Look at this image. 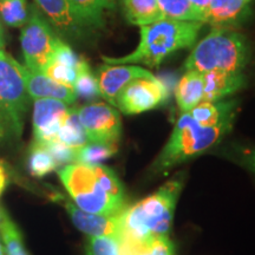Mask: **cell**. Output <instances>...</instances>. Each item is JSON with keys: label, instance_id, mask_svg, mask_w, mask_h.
Here are the masks:
<instances>
[{"label": "cell", "instance_id": "obj_29", "mask_svg": "<svg viewBox=\"0 0 255 255\" xmlns=\"http://www.w3.org/2000/svg\"><path fill=\"white\" fill-rule=\"evenodd\" d=\"M30 17L27 0H0V19L11 27H23Z\"/></svg>", "mask_w": 255, "mask_h": 255}, {"label": "cell", "instance_id": "obj_19", "mask_svg": "<svg viewBox=\"0 0 255 255\" xmlns=\"http://www.w3.org/2000/svg\"><path fill=\"white\" fill-rule=\"evenodd\" d=\"M70 7L79 20L90 28L104 27V13L115 8V0H68Z\"/></svg>", "mask_w": 255, "mask_h": 255}, {"label": "cell", "instance_id": "obj_5", "mask_svg": "<svg viewBox=\"0 0 255 255\" xmlns=\"http://www.w3.org/2000/svg\"><path fill=\"white\" fill-rule=\"evenodd\" d=\"M250 44L234 27L213 26L212 31L194 46L184 63L186 70L241 72L250 60Z\"/></svg>", "mask_w": 255, "mask_h": 255}, {"label": "cell", "instance_id": "obj_1", "mask_svg": "<svg viewBox=\"0 0 255 255\" xmlns=\"http://www.w3.org/2000/svg\"><path fill=\"white\" fill-rule=\"evenodd\" d=\"M183 177L181 173L175 175L154 194L128 206L119 215L121 240L144 242L169 237L175 207L183 188Z\"/></svg>", "mask_w": 255, "mask_h": 255}, {"label": "cell", "instance_id": "obj_4", "mask_svg": "<svg viewBox=\"0 0 255 255\" xmlns=\"http://www.w3.org/2000/svg\"><path fill=\"white\" fill-rule=\"evenodd\" d=\"M234 122H223L216 126H202L188 113H183L175 124L170 138L152 162L150 173L165 174L175 165L205 154L218 144L231 131Z\"/></svg>", "mask_w": 255, "mask_h": 255}, {"label": "cell", "instance_id": "obj_3", "mask_svg": "<svg viewBox=\"0 0 255 255\" xmlns=\"http://www.w3.org/2000/svg\"><path fill=\"white\" fill-rule=\"evenodd\" d=\"M25 65L0 50V146L20 144L30 96L25 82Z\"/></svg>", "mask_w": 255, "mask_h": 255}, {"label": "cell", "instance_id": "obj_16", "mask_svg": "<svg viewBox=\"0 0 255 255\" xmlns=\"http://www.w3.org/2000/svg\"><path fill=\"white\" fill-rule=\"evenodd\" d=\"M248 4L246 0H210L206 23L212 26H238L248 18Z\"/></svg>", "mask_w": 255, "mask_h": 255}, {"label": "cell", "instance_id": "obj_17", "mask_svg": "<svg viewBox=\"0 0 255 255\" xmlns=\"http://www.w3.org/2000/svg\"><path fill=\"white\" fill-rule=\"evenodd\" d=\"M238 113V101L200 102L188 114L202 126H216L223 122H234Z\"/></svg>", "mask_w": 255, "mask_h": 255}, {"label": "cell", "instance_id": "obj_2", "mask_svg": "<svg viewBox=\"0 0 255 255\" xmlns=\"http://www.w3.org/2000/svg\"><path fill=\"white\" fill-rule=\"evenodd\" d=\"M203 24L202 21L161 19L141 26L139 44L131 53L119 58L102 57V59L107 64H143L148 68H157L173 53L193 46Z\"/></svg>", "mask_w": 255, "mask_h": 255}, {"label": "cell", "instance_id": "obj_35", "mask_svg": "<svg viewBox=\"0 0 255 255\" xmlns=\"http://www.w3.org/2000/svg\"><path fill=\"white\" fill-rule=\"evenodd\" d=\"M7 184H8L7 173H6L5 169L0 165V196H1V194L4 193V190L6 189V187H7Z\"/></svg>", "mask_w": 255, "mask_h": 255}, {"label": "cell", "instance_id": "obj_34", "mask_svg": "<svg viewBox=\"0 0 255 255\" xmlns=\"http://www.w3.org/2000/svg\"><path fill=\"white\" fill-rule=\"evenodd\" d=\"M189 1L197 8V11L202 14L205 23L207 21V13H208V8L210 5V0H189Z\"/></svg>", "mask_w": 255, "mask_h": 255}, {"label": "cell", "instance_id": "obj_8", "mask_svg": "<svg viewBox=\"0 0 255 255\" xmlns=\"http://www.w3.org/2000/svg\"><path fill=\"white\" fill-rule=\"evenodd\" d=\"M168 98L169 90L163 81L156 76L139 77L120 91L115 107L126 115H136L162 107Z\"/></svg>", "mask_w": 255, "mask_h": 255}, {"label": "cell", "instance_id": "obj_28", "mask_svg": "<svg viewBox=\"0 0 255 255\" xmlns=\"http://www.w3.org/2000/svg\"><path fill=\"white\" fill-rule=\"evenodd\" d=\"M117 145L102 144V143L88 142L87 144L76 149L75 163L87 165L101 164L111 156L116 154Z\"/></svg>", "mask_w": 255, "mask_h": 255}, {"label": "cell", "instance_id": "obj_18", "mask_svg": "<svg viewBox=\"0 0 255 255\" xmlns=\"http://www.w3.org/2000/svg\"><path fill=\"white\" fill-rule=\"evenodd\" d=\"M203 75L196 70H187L175 87V98L181 113H188L203 101Z\"/></svg>", "mask_w": 255, "mask_h": 255}, {"label": "cell", "instance_id": "obj_13", "mask_svg": "<svg viewBox=\"0 0 255 255\" xmlns=\"http://www.w3.org/2000/svg\"><path fill=\"white\" fill-rule=\"evenodd\" d=\"M41 13L45 14L49 23L62 34L72 40L85 39L89 28L73 13L68 0H34Z\"/></svg>", "mask_w": 255, "mask_h": 255}, {"label": "cell", "instance_id": "obj_24", "mask_svg": "<svg viewBox=\"0 0 255 255\" xmlns=\"http://www.w3.org/2000/svg\"><path fill=\"white\" fill-rule=\"evenodd\" d=\"M59 165L44 145L32 142L27 156V169L34 177H44L57 170Z\"/></svg>", "mask_w": 255, "mask_h": 255}, {"label": "cell", "instance_id": "obj_26", "mask_svg": "<svg viewBox=\"0 0 255 255\" xmlns=\"http://www.w3.org/2000/svg\"><path fill=\"white\" fill-rule=\"evenodd\" d=\"M164 18L183 21H202V14L189 0H157ZM206 24V23H205Z\"/></svg>", "mask_w": 255, "mask_h": 255}, {"label": "cell", "instance_id": "obj_37", "mask_svg": "<svg viewBox=\"0 0 255 255\" xmlns=\"http://www.w3.org/2000/svg\"><path fill=\"white\" fill-rule=\"evenodd\" d=\"M0 255H5L4 247H2V242H1V239H0Z\"/></svg>", "mask_w": 255, "mask_h": 255}, {"label": "cell", "instance_id": "obj_36", "mask_svg": "<svg viewBox=\"0 0 255 255\" xmlns=\"http://www.w3.org/2000/svg\"><path fill=\"white\" fill-rule=\"evenodd\" d=\"M6 45V39H5V31L2 28L1 19H0V50H5Z\"/></svg>", "mask_w": 255, "mask_h": 255}, {"label": "cell", "instance_id": "obj_30", "mask_svg": "<svg viewBox=\"0 0 255 255\" xmlns=\"http://www.w3.org/2000/svg\"><path fill=\"white\" fill-rule=\"evenodd\" d=\"M223 155L227 156L240 167L255 174V145L232 143L223 152Z\"/></svg>", "mask_w": 255, "mask_h": 255}, {"label": "cell", "instance_id": "obj_14", "mask_svg": "<svg viewBox=\"0 0 255 255\" xmlns=\"http://www.w3.org/2000/svg\"><path fill=\"white\" fill-rule=\"evenodd\" d=\"M25 82H26L27 94L33 101L40 98H52V100L62 101L66 104H73L77 100V96L72 88L53 81L43 72L31 71L26 68Z\"/></svg>", "mask_w": 255, "mask_h": 255}, {"label": "cell", "instance_id": "obj_31", "mask_svg": "<svg viewBox=\"0 0 255 255\" xmlns=\"http://www.w3.org/2000/svg\"><path fill=\"white\" fill-rule=\"evenodd\" d=\"M78 68H72L68 64L60 63L56 59H51L50 63L43 70V73L53 81L72 88L75 83L76 76H77ZM73 89V88H72Z\"/></svg>", "mask_w": 255, "mask_h": 255}, {"label": "cell", "instance_id": "obj_15", "mask_svg": "<svg viewBox=\"0 0 255 255\" xmlns=\"http://www.w3.org/2000/svg\"><path fill=\"white\" fill-rule=\"evenodd\" d=\"M202 75L205 83L203 101L206 102L221 101L246 85V77L242 72L209 71Z\"/></svg>", "mask_w": 255, "mask_h": 255}, {"label": "cell", "instance_id": "obj_20", "mask_svg": "<svg viewBox=\"0 0 255 255\" xmlns=\"http://www.w3.org/2000/svg\"><path fill=\"white\" fill-rule=\"evenodd\" d=\"M128 23L144 26L164 19L157 0H122Z\"/></svg>", "mask_w": 255, "mask_h": 255}, {"label": "cell", "instance_id": "obj_22", "mask_svg": "<svg viewBox=\"0 0 255 255\" xmlns=\"http://www.w3.org/2000/svg\"><path fill=\"white\" fill-rule=\"evenodd\" d=\"M56 141L75 149L81 148L89 142L81 121H79L77 108H69L68 114L64 117L59 131L57 133Z\"/></svg>", "mask_w": 255, "mask_h": 255}, {"label": "cell", "instance_id": "obj_7", "mask_svg": "<svg viewBox=\"0 0 255 255\" xmlns=\"http://www.w3.org/2000/svg\"><path fill=\"white\" fill-rule=\"evenodd\" d=\"M60 38L36 5L30 6V17L21 27L20 45L25 66L31 71L43 72L52 59Z\"/></svg>", "mask_w": 255, "mask_h": 255}, {"label": "cell", "instance_id": "obj_25", "mask_svg": "<svg viewBox=\"0 0 255 255\" xmlns=\"http://www.w3.org/2000/svg\"><path fill=\"white\" fill-rule=\"evenodd\" d=\"M72 88L77 97L84 98V100L88 101L96 100L101 96L97 77L92 72L90 65L85 59L81 58L77 76H76Z\"/></svg>", "mask_w": 255, "mask_h": 255}, {"label": "cell", "instance_id": "obj_6", "mask_svg": "<svg viewBox=\"0 0 255 255\" xmlns=\"http://www.w3.org/2000/svg\"><path fill=\"white\" fill-rule=\"evenodd\" d=\"M58 176L73 203L91 214L116 216L128 206L116 202L103 189L91 165L70 163L58 170Z\"/></svg>", "mask_w": 255, "mask_h": 255}, {"label": "cell", "instance_id": "obj_32", "mask_svg": "<svg viewBox=\"0 0 255 255\" xmlns=\"http://www.w3.org/2000/svg\"><path fill=\"white\" fill-rule=\"evenodd\" d=\"M85 255H121L120 240L111 237H88Z\"/></svg>", "mask_w": 255, "mask_h": 255}, {"label": "cell", "instance_id": "obj_27", "mask_svg": "<svg viewBox=\"0 0 255 255\" xmlns=\"http://www.w3.org/2000/svg\"><path fill=\"white\" fill-rule=\"evenodd\" d=\"M92 170L97 177V180L100 181L101 186L103 187V189L107 191L113 199L119 202L122 206L127 205V197H126V190H124L123 184L121 183L120 178L117 177V175L115 174L113 169L107 167L103 164H95L91 165Z\"/></svg>", "mask_w": 255, "mask_h": 255}, {"label": "cell", "instance_id": "obj_12", "mask_svg": "<svg viewBox=\"0 0 255 255\" xmlns=\"http://www.w3.org/2000/svg\"><path fill=\"white\" fill-rule=\"evenodd\" d=\"M150 71L141 66L130 64H107L101 65L97 71V81L101 96L115 107L117 95L133 79L139 77H151Z\"/></svg>", "mask_w": 255, "mask_h": 255}, {"label": "cell", "instance_id": "obj_10", "mask_svg": "<svg viewBox=\"0 0 255 255\" xmlns=\"http://www.w3.org/2000/svg\"><path fill=\"white\" fill-rule=\"evenodd\" d=\"M68 104L52 98H40L33 103V142L44 144L56 141L64 117L68 114Z\"/></svg>", "mask_w": 255, "mask_h": 255}, {"label": "cell", "instance_id": "obj_9", "mask_svg": "<svg viewBox=\"0 0 255 255\" xmlns=\"http://www.w3.org/2000/svg\"><path fill=\"white\" fill-rule=\"evenodd\" d=\"M77 113L89 142L119 144L122 135V120L116 108L107 103H91L77 108Z\"/></svg>", "mask_w": 255, "mask_h": 255}, {"label": "cell", "instance_id": "obj_11", "mask_svg": "<svg viewBox=\"0 0 255 255\" xmlns=\"http://www.w3.org/2000/svg\"><path fill=\"white\" fill-rule=\"evenodd\" d=\"M52 199L57 202L62 203L66 209L68 214L71 218L73 225L79 231L85 233L88 237H111L121 240V225L119 215L116 216H104L91 214L79 209L75 203L65 199L60 194H55Z\"/></svg>", "mask_w": 255, "mask_h": 255}, {"label": "cell", "instance_id": "obj_33", "mask_svg": "<svg viewBox=\"0 0 255 255\" xmlns=\"http://www.w3.org/2000/svg\"><path fill=\"white\" fill-rule=\"evenodd\" d=\"M39 144V143H38ZM44 145L47 150L50 151V154L53 156V158L56 159L57 164L63 165V164H70L75 163V157H76V149L70 148V146L63 144L58 141H50L44 143Z\"/></svg>", "mask_w": 255, "mask_h": 255}, {"label": "cell", "instance_id": "obj_21", "mask_svg": "<svg viewBox=\"0 0 255 255\" xmlns=\"http://www.w3.org/2000/svg\"><path fill=\"white\" fill-rule=\"evenodd\" d=\"M121 255H175V247L169 237L155 238L149 241H120Z\"/></svg>", "mask_w": 255, "mask_h": 255}, {"label": "cell", "instance_id": "obj_38", "mask_svg": "<svg viewBox=\"0 0 255 255\" xmlns=\"http://www.w3.org/2000/svg\"><path fill=\"white\" fill-rule=\"evenodd\" d=\"M246 1H247V2H251V1H252V0H246Z\"/></svg>", "mask_w": 255, "mask_h": 255}, {"label": "cell", "instance_id": "obj_23", "mask_svg": "<svg viewBox=\"0 0 255 255\" xmlns=\"http://www.w3.org/2000/svg\"><path fill=\"white\" fill-rule=\"evenodd\" d=\"M0 237L5 255H30L24 245L20 229L2 208H0Z\"/></svg>", "mask_w": 255, "mask_h": 255}]
</instances>
